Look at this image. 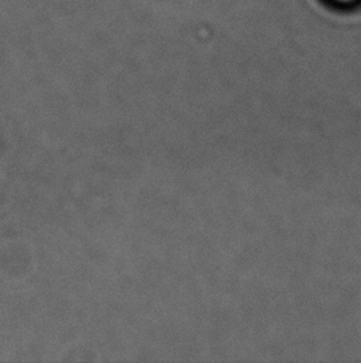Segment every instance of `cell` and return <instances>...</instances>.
<instances>
[{
  "instance_id": "cell-1",
  "label": "cell",
  "mask_w": 361,
  "mask_h": 363,
  "mask_svg": "<svg viewBox=\"0 0 361 363\" xmlns=\"http://www.w3.org/2000/svg\"><path fill=\"white\" fill-rule=\"evenodd\" d=\"M333 2L336 4H343V5H350V4H355L358 0H333Z\"/></svg>"
}]
</instances>
